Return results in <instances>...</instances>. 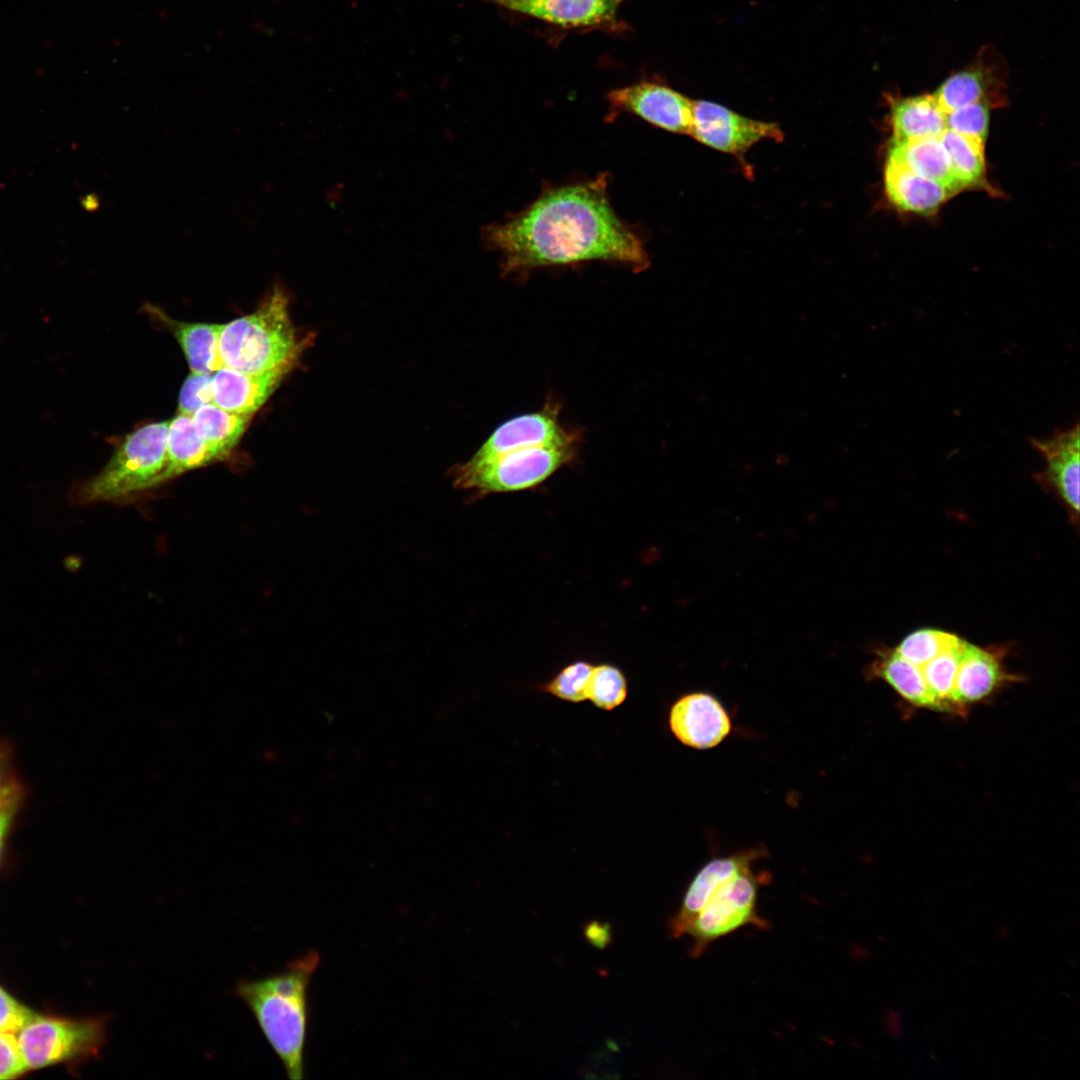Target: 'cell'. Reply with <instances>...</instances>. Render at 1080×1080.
Wrapping results in <instances>:
<instances>
[{"mask_svg": "<svg viewBox=\"0 0 1080 1080\" xmlns=\"http://www.w3.org/2000/svg\"><path fill=\"white\" fill-rule=\"evenodd\" d=\"M607 176L545 191L527 209L483 232L504 274L591 260L648 267L641 239L614 212Z\"/></svg>", "mask_w": 1080, "mask_h": 1080, "instance_id": "1", "label": "cell"}, {"mask_svg": "<svg viewBox=\"0 0 1080 1080\" xmlns=\"http://www.w3.org/2000/svg\"><path fill=\"white\" fill-rule=\"evenodd\" d=\"M319 962V953L309 951L290 961L282 973L241 980L235 987V994L253 1013L291 1080L304 1078L307 991Z\"/></svg>", "mask_w": 1080, "mask_h": 1080, "instance_id": "2", "label": "cell"}, {"mask_svg": "<svg viewBox=\"0 0 1080 1080\" xmlns=\"http://www.w3.org/2000/svg\"><path fill=\"white\" fill-rule=\"evenodd\" d=\"M289 302L288 293L277 283L252 313L223 324L219 335L223 366L260 373L296 365L307 342L292 324Z\"/></svg>", "mask_w": 1080, "mask_h": 1080, "instance_id": "3", "label": "cell"}, {"mask_svg": "<svg viewBox=\"0 0 1080 1080\" xmlns=\"http://www.w3.org/2000/svg\"><path fill=\"white\" fill-rule=\"evenodd\" d=\"M168 424L148 423L126 435L97 475L74 483L70 498L81 504L118 502L163 484Z\"/></svg>", "mask_w": 1080, "mask_h": 1080, "instance_id": "4", "label": "cell"}, {"mask_svg": "<svg viewBox=\"0 0 1080 1080\" xmlns=\"http://www.w3.org/2000/svg\"><path fill=\"white\" fill-rule=\"evenodd\" d=\"M575 444L530 446L502 454L478 466L464 464L452 471L458 489L476 495L522 491L539 486L557 470L571 463Z\"/></svg>", "mask_w": 1080, "mask_h": 1080, "instance_id": "5", "label": "cell"}, {"mask_svg": "<svg viewBox=\"0 0 1080 1080\" xmlns=\"http://www.w3.org/2000/svg\"><path fill=\"white\" fill-rule=\"evenodd\" d=\"M771 880L768 872L747 868L713 891L702 909L686 927L692 939L689 954L699 957L710 944L745 926L767 930L770 924L757 911L759 888Z\"/></svg>", "mask_w": 1080, "mask_h": 1080, "instance_id": "6", "label": "cell"}, {"mask_svg": "<svg viewBox=\"0 0 1080 1080\" xmlns=\"http://www.w3.org/2000/svg\"><path fill=\"white\" fill-rule=\"evenodd\" d=\"M104 1038V1019L72 1021L37 1015L17 1032L28 1069L94 1055Z\"/></svg>", "mask_w": 1080, "mask_h": 1080, "instance_id": "7", "label": "cell"}, {"mask_svg": "<svg viewBox=\"0 0 1080 1080\" xmlns=\"http://www.w3.org/2000/svg\"><path fill=\"white\" fill-rule=\"evenodd\" d=\"M689 135L710 148L732 155L744 154L761 140L779 142L784 137L776 123L747 118L706 100L694 101Z\"/></svg>", "mask_w": 1080, "mask_h": 1080, "instance_id": "8", "label": "cell"}, {"mask_svg": "<svg viewBox=\"0 0 1080 1080\" xmlns=\"http://www.w3.org/2000/svg\"><path fill=\"white\" fill-rule=\"evenodd\" d=\"M607 100L614 113L634 114L669 132L690 133L694 101L664 84L641 81L610 91Z\"/></svg>", "mask_w": 1080, "mask_h": 1080, "instance_id": "9", "label": "cell"}, {"mask_svg": "<svg viewBox=\"0 0 1080 1080\" xmlns=\"http://www.w3.org/2000/svg\"><path fill=\"white\" fill-rule=\"evenodd\" d=\"M558 411L557 406L546 405L540 411L519 415L502 423L464 465L478 466L502 454L530 446L576 444V434L560 425Z\"/></svg>", "mask_w": 1080, "mask_h": 1080, "instance_id": "10", "label": "cell"}, {"mask_svg": "<svg viewBox=\"0 0 1080 1080\" xmlns=\"http://www.w3.org/2000/svg\"><path fill=\"white\" fill-rule=\"evenodd\" d=\"M668 725L674 737L693 749L718 746L731 733V718L723 704L707 692H692L670 708Z\"/></svg>", "mask_w": 1080, "mask_h": 1080, "instance_id": "11", "label": "cell"}, {"mask_svg": "<svg viewBox=\"0 0 1080 1080\" xmlns=\"http://www.w3.org/2000/svg\"><path fill=\"white\" fill-rule=\"evenodd\" d=\"M766 854L764 848H752L709 860L688 885L679 909L670 919L671 935L674 938L684 936L686 927L702 909L713 891L731 877L753 867Z\"/></svg>", "mask_w": 1080, "mask_h": 1080, "instance_id": "12", "label": "cell"}, {"mask_svg": "<svg viewBox=\"0 0 1080 1080\" xmlns=\"http://www.w3.org/2000/svg\"><path fill=\"white\" fill-rule=\"evenodd\" d=\"M1004 89L998 65H993L983 50L969 66L947 77L933 95L947 114L978 102L999 106L1005 100Z\"/></svg>", "mask_w": 1080, "mask_h": 1080, "instance_id": "13", "label": "cell"}, {"mask_svg": "<svg viewBox=\"0 0 1080 1080\" xmlns=\"http://www.w3.org/2000/svg\"><path fill=\"white\" fill-rule=\"evenodd\" d=\"M294 367L289 364L260 373H244L223 366L213 373V403L228 411L254 415Z\"/></svg>", "mask_w": 1080, "mask_h": 1080, "instance_id": "14", "label": "cell"}, {"mask_svg": "<svg viewBox=\"0 0 1080 1080\" xmlns=\"http://www.w3.org/2000/svg\"><path fill=\"white\" fill-rule=\"evenodd\" d=\"M1079 425L1056 432L1047 439H1031L1046 461L1040 475L1075 513L1079 511Z\"/></svg>", "mask_w": 1080, "mask_h": 1080, "instance_id": "15", "label": "cell"}, {"mask_svg": "<svg viewBox=\"0 0 1080 1080\" xmlns=\"http://www.w3.org/2000/svg\"><path fill=\"white\" fill-rule=\"evenodd\" d=\"M626 0H524L511 10L563 27H601L615 24Z\"/></svg>", "mask_w": 1080, "mask_h": 1080, "instance_id": "16", "label": "cell"}, {"mask_svg": "<svg viewBox=\"0 0 1080 1080\" xmlns=\"http://www.w3.org/2000/svg\"><path fill=\"white\" fill-rule=\"evenodd\" d=\"M998 658L991 652L964 642L955 679L953 702L959 711L991 696L1009 681Z\"/></svg>", "mask_w": 1080, "mask_h": 1080, "instance_id": "17", "label": "cell"}, {"mask_svg": "<svg viewBox=\"0 0 1080 1080\" xmlns=\"http://www.w3.org/2000/svg\"><path fill=\"white\" fill-rule=\"evenodd\" d=\"M884 188L888 200L895 207L920 215L935 213L953 194L944 185L889 159L884 168Z\"/></svg>", "mask_w": 1080, "mask_h": 1080, "instance_id": "18", "label": "cell"}, {"mask_svg": "<svg viewBox=\"0 0 1080 1080\" xmlns=\"http://www.w3.org/2000/svg\"><path fill=\"white\" fill-rule=\"evenodd\" d=\"M179 343L191 372L212 374L223 367L219 354V335L223 324L181 322L150 306Z\"/></svg>", "mask_w": 1080, "mask_h": 1080, "instance_id": "19", "label": "cell"}, {"mask_svg": "<svg viewBox=\"0 0 1080 1080\" xmlns=\"http://www.w3.org/2000/svg\"><path fill=\"white\" fill-rule=\"evenodd\" d=\"M887 159L906 166L924 178L944 185L952 193L962 190L940 137L892 139Z\"/></svg>", "mask_w": 1080, "mask_h": 1080, "instance_id": "20", "label": "cell"}, {"mask_svg": "<svg viewBox=\"0 0 1080 1080\" xmlns=\"http://www.w3.org/2000/svg\"><path fill=\"white\" fill-rule=\"evenodd\" d=\"M889 98L893 139L940 137L947 129L946 113L933 94Z\"/></svg>", "mask_w": 1080, "mask_h": 1080, "instance_id": "21", "label": "cell"}, {"mask_svg": "<svg viewBox=\"0 0 1080 1080\" xmlns=\"http://www.w3.org/2000/svg\"><path fill=\"white\" fill-rule=\"evenodd\" d=\"M166 455L163 483L187 471L222 460L196 433L191 416L181 413L169 420Z\"/></svg>", "mask_w": 1080, "mask_h": 1080, "instance_id": "22", "label": "cell"}, {"mask_svg": "<svg viewBox=\"0 0 1080 1080\" xmlns=\"http://www.w3.org/2000/svg\"><path fill=\"white\" fill-rule=\"evenodd\" d=\"M871 678L885 681L911 705L944 712V708L928 687L921 668L893 651L881 652L871 664Z\"/></svg>", "mask_w": 1080, "mask_h": 1080, "instance_id": "23", "label": "cell"}, {"mask_svg": "<svg viewBox=\"0 0 1080 1080\" xmlns=\"http://www.w3.org/2000/svg\"><path fill=\"white\" fill-rule=\"evenodd\" d=\"M253 415L225 410L211 402L191 416L196 433L222 460L227 457L249 426Z\"/></svg>", "mask_w": 1080, "mask_h": 1080, "instance_id": "24", "label": "cell"}, {"mask_svg": "<svg viewBox=\"0 0 1080 1080\" xmlns=\"http://www.w3.org/2000/svg\"><path fill=\"white\" fill-rule=\"evenodd\" d=\"M940 139L961 189L986 184L985 143L949 129L943 132Z\"/></svg>", "mask_w": 1080, "mask_h": 1080, "instance_id": "25", "label": "cell"}, {"mask_svg": "<svg viewBox=\"0 0 1080 1080\" xmlns=\"http://www.w3.org/2000/svg\"><path fill=\"white\" fill-rule=\"evenodd\" d=\"M964 642L959 639L920 667L928 687L942 704L944 712L961 714L953 702V691Z\"/></svg>", "mask_w": 1080, "mask_h": 1080, "instance_id": "26", "label": "cell"}, {"mask_svg": "<svg viewBox=\"0 0 1080 1080\" xmlns=\"http://www.w3.org/2000/svg\"><path fill=\"white\" fill-rule=\"evenodd\" d=\"M627 693L626 677L618 667L611 664L593 666L587 699L596 707L613 710L625 701Z\"/></svg>", "mask_w": 1080, "mask_h": 1080, "instance_id": "27", "label": "cell"}, {"mask_svg": "<svg viewBox=\"0 0 1080 1080\" xmlns=\"http://www.w3.org/2000/svg\"><path fill=\"white\" fill-rule=\"evenodd\" d=\"M959 639L947 632L924 629L907 636L895 652L910 663L922 667Z\"/></svg>", "mask_w": 1080, "mask_h": 1080, "instance_id": "28", "label": "cell"}, {"mask_svg": "<svg viewBox=\"0 0 1080 1080\" xmlns=\"http://www.w3.org/2000/svg\"><path fill=\"white\" fill-rule=\"evenodd\" d=\"M593 665L586 661H576L564 667L543 690L561 700L578 703L587 699V689Z\"/></svg>", "mask_w": 1080, "mask_h": 1080, "instance_id": "29", "label": "cell"}, {"mask_svg": "<svg viewBox=\"0 0 1080 1080\" xmlns=\"http://www.w3.org/2000/svg\"><path fill=\"white\" fill-rule=\"evenodd\" d=\"M991 106L984 102L960 107L946 114L947 129L985 143Z\"/></svg>", "mask_w": 1080, "mask_h": 1080, "instance_id": "30", "label": "cell"}, {"mask_svg": "<svg viewBox=\"0 0 1080 1080\" xmlns=\"http://www.w3.org/2000/svg\"><path fill=\"white\" fill-rule=\"evenodd\" d=\"M212 374L191 372L180 390L178 413L192 416L205 404L213 402Z\"/></svg>", "mask_w": 1080, "mask_h": 1080, "instance_id": "31", "label": "cell"}, {"mask_svg": "<svg viewBox=\"0 0 1080 1080\" xmlns=\"http://www.w3.org/2000/svg\"><path fill=\"white\" fill-rule=\"evenodd\" d=\"M36 1016L0 987V1032L16 1034Z\"/></svg>", "mask_w": 1080, "mask_h": 1080, "instance_id": "32", "label": "cell"}, {"mask_svg": "<svg viewBox=\"0 0 1080 1080\" xmlns=\"http://www.w3.org/2000/svg\"><path fill=\"white\" fill-rule=\"evenodd\" d=\"M28 1070L15 1033L0 1032V1079H8Z\"/></svg>", "mask_w": 1080, "mask_h": 1080, "instance_id": "33", "label": "cell"}, {"mask_svg": "<svg viewBox=\"0 0 1080 1080\" xmlns=\"http://www.w3.org/2000/svg\"><path fill=\"white\" fill-rule=\"evenodd\" d=\"M21 788L13 775L8 752L0 748V810L16 807Z\"/></svg>", "mask_w": 1080, "mask_h": 1080, "instance_id": "34", "label": "cell"}, {"mask_svg": "<svg viewBox=\"0 0 1080 1080\" xmlns=\"http://www.w3.org/2000/svg\"><path fill=\"white\" fill-rule=\"evenodd\" d=\"M586 940L594 947L605 948L611 941V928L608 923L590 921L584 927Z\"/></svg>", "mask_w": 1080, "mask_h": 1080, "instance_id": "35", "label": "cell"}, {"mask_svg": "<svg viewBox=\"0 0 1080 1080\" xmlns=\"http://www.w3.org/2000/svg\"><path fill=\"white\" fill-rule=\"evenodd\" d=\"M15 808L16 807H9L0 810V853L5 835L8 831L12 817L14 815Z\"/></svg>", "mask_w": 1080, "mask_h": 1080, "instance_id": "36", "label": "cell"}, {"mask_svg": "<svg viewBox=\"0 0 1080 1080\" xmlns=\"http://www.w3.org/2000/svg\"><path fill=\"white\" fill-rule=\"evenodd\" d=\"M488 1L493 2V3H495V4L499 5V6H502L504 8H507V9L511 10V8L514 5H516L517 3L522 2L524 0H488Z\"/></svg>", "mask_w": 1080, "mask_h": 1080, "instance_id": "37", "label": "cell"}]
</instances>
